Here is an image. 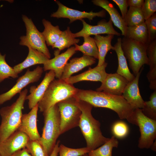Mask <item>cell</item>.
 I'll return each instance as SVG.
<instances>
[{"mask_svg": "<svg viewBox=\"0 0 156 156\" xmlns=\"http://www.w3.org/2000/svg\"><path fill=\"white\" fill-rule=\"evenodd\" d=\"M74 97L86 101L93 107L111 109L116 112L121 119L138 126L134 110L121 96L109 94L92 90L78 89Z\"/></svg>", "mask_w": 156, "mask_h": 156, "instance_id": "1", "label": "cell"}, {"mask_svg": "<svg viewBox=\"0 0 156 156\" xmlns=\"http://www.w3.org/2000/svg\"><path fill=\"white\" fill-rule=\"evenodd\" d=\"M75 99V104L81 111L79 126L85 139L86 147L90 151L94 150L110 138L103 135L100 122L95 119L92 114L93 106L86 101Z\"/></svg>", "mask_w": 156, "mask_h": 156, "instance_id": "2", "label": "cell"}, {"mask_svg": "<svg viewBox=\"0 0 156 156\" xmlns=\"http://www.w3.org/2000/svg\"><path fill=\"white\" fill-rule=\"evenodd\" d=\"M28 92L25 89L19 93L16 101L10 106L0 109V143L17 131L23 114L22 110Z\"/></svg>", "mask_w": 156, "mask_h": 156, "instance_id": "3", "label": "cell"}, {"mask_svg": "<svg viewBox=\"0 0 156 156\" xmlns=\"http://www.w3.org/2000/svg\"><path fill=\"white\" fill-rule=\"evenodd\" d=\"M43 113L44 124L42 136L38 140L45 153L49 156L60 135V115L57 104Z\"/></svg>", "mask_w": 156, "mask_h": 156, "instance_id": "4", "label": "cell"}, {"mask_svg": "<svg viewBox=\"0 0 156 156\" xmlns=\"http://www.w3.org/2000/svg\"><path fill=\"white\" fill-rule=\"evenodd\" d=\"M78 88L62 79H54L49 84L38 103L40 112H43L62 101L74 97Z\"/></svg>", "mask_w": 156, "mask_h": 156, "instance_id": "5", "label": "cell"}, {"mask_svg": "<svg viewBox=\"0 0 156 156\" xmlns=\"http://www.w3.org/2000/svg\"><path fill=\"white\" fill-rule=\"evenodd\" d=\"M147 44L125 37L122 39V50L135 76L139 72L143 65L148 64L146 53Z\"/></svg>", "mask_w": 156, "mask_h": 156, "instance_id": "6", "label": "cell"}, {"mask_svg": "<svg viewBox=\"0 0 156 156\" xmlns=\"http://www.w3.org/2000/svg\"><path fill=\"white\" fill-rule=\"evenodd\" d=\"M22 18L26 27V34L20 37L19 44L30 47L50 59L51 55L42 33L37 29L31 19L25 15H22Z\"/></svg>", "mask_w": 156, "mask_h": 156, "instance_id": "7", "label": "cell"}, {"mask_svg": "<svg viewBox=\"0 0 156 156\" xmlns=\"http://www.w3.org/2000/svg\"><path fill=\"white\" fill-rule=\"evenodd\" d=\"M75 100L72 97L57 103L60 115V135L79 126L81 111L76 104Z\"/></svg>", "mask_w": 156, "mask_h": 156, "instance_id": "8", "label": "cell"}, {"mask_svg": "<svg viewBox=\"0 0 156 156\" xmlns=\"http://www.w3.org/2000/svg\"><path fill=\"white\" fill-rule=\"evenodd\" d=\"M134 111L140 133L138 147L141 149L150 148L156 138V120L145 116L141 109H135Z\"/></svg>", "mask_w": 156, "mask_h": 156, "instance_id": "9", "label": "cell"}, {"mask_svg": "<svg viewBox=\"0 0 156 156\" xmlns=\"http://www.w3.org/2000/svg\"><path fill=\"white\" fill-rule=\"evenodd\" d=\"M43 71V68L39 66L32 71L28 69L25 74L18 79L16 84L10 90L0 94V105L11 100L17 93H20L29 84L38 81Z\"/></svg>", "mask_w": 156, "mask_h": 156, "instance_id": "10", "label": "cell"}, {"mask_svg": "<svg viewBox=\"0 0 156 156\" xmlns=\"http://www.w3.org/2000/svg\"><path fill=\"white\" fill-rule=\"evenodd\" d=\"M58 5L57 10L51 14L52 17L57 18H68L70 23L77 20H81L84 18L88 19L90 21L96 17H104L106 16V11L104 10L99 12H82L68 8L62 4L57 0H55Z\"/></svg>", "mask_w": 156, "mask_h": 156, "instance_id": "11", "label": "cell"}, {"mask_svg": "<svg viewBox=\"0 0 156 156\" xmlns=\"http://www.w3.org/2000/svg\"><path fill=\"white\" fill-rule=\"evenodd\" d=\"M29 140L25 134L16 131L0 143V156H12L16 151L25 148Z\"/></svg>", "mask_w": 156, "mask_h": 156, "instance_id": "12", "label": "cell"}, {"mask_svg": "<svg viewBox=\"0 0 156 156\" xmlns=\"http://www.w3.org/2000/svg\"><path fill=\"white\" fill-rule=\"evenodd\" d=\"M82 21L83 27L82 29L78 32L73 34L75 38L85 37L91 35H97L106 34H112L117 36L121 35L120 33L117 31L114 28L113 23L110 18L107 21L105 19L98 22L96 25H92L87 23L83 19Z\"/></svg>", "mask_w": 156, "mask_h": 156, "instance_id": "13", "label": "cell"}, {"mask_svg": "<svg viewBox=\"0 0 156 156\" xmlns=\"http://www.w3.org/2000/svg\"><path fill=\"white\" fill-rule=\"evenodd\" d=\"M129 82L125 78L117 74L107 73L101 86L96 91L113 95L121 96Z\"/></svg>", "mask_w": 156, "mask_h": 156, "instance_id": "14", "label": "cell"}, {"mask_svg": "<svg viewBox=\"0 0 156 156\" xmlns=\"http://www.w3.org/2000/svg\"><path fill=\"white\" fill-rule=\"evenodd\" d=\"M38 109L37 104L29 113L23 114L20 124L17 130L27 135L30 140H39L41 137L37 125Z\"/></svg>", "mask_w": 156, "mask_h": 156, "instance_id": "15", "label": "cell"}, {"mask_svg": "<svg viewBox=\"0 0 156 156\" xmlns=\"http://www.w3.org/2000/svg\"><path fill=\"white\" fill-rule=\"evenodd\" d=\"M143 69L142 68L134 79L128 82L122 94L124 99L134 109H142L144 104L145 101L140 95L139 87V79Z\"/></svg>", "mask_w": 156, "mask_h": 156, "instance_id": "16", "label": "cell"}, {"mask_svg": "<svg viewBox=\"0 0 156 156\" xmlns=\"http://www.w3.org/2000/svg\"><path fill=\"white\" fill-rule=\"evenodd\" d=\"M75 47L68 48L64 52L55 55L52 59H48L44 64L43 68L44 71L53 70L55 77L60 79L64 68L70 58L76 53Z\"/></svg>", "mask_w": 156, "mask_h": 156, "instance_id": "17", "label": "cell"}, {"mask_svg": "<svg viewBox=\"0 0 156 156\" xmlns=\"http://www.w3.org/2000/svg\"><path fill=\"white\" fill-rule=\"evenodd\" d=\"M107 65V63L105 62L101 66H97L93 68L90 67L86 71L76 75L71 76L64 80L72 85L82 81H99L102 83L107 74L105 71Z\"/></svg>", "mask_w": 156, "mask_h": 156, "instance_id": "18", "label": "cell"}, {"mask_svg": "<svg viewBox=\"0 0 156 156\" xmlns=\"http://www.w3.org/2000/svg\"><path fill=\"white\" fill-rule=\"evenodd\" d=\"M55 75L54 72L49 70L46 73L44 77L40 83L37 86L31 87L30 94L26 96L25 99L28 100L29 108L32 109L36 105L42 98L46 91L50 83L55 79Z\"/></svg>", "mask_w": 156, "mask_h": 156, "instance_id": "19", "label": "cell"}, {"mask_svg": "<svg viewBox=\"0 0 156 156\" xmlns=\"http://www.w3.org/2000/svg\"><path fill=\"white\" fill-rule=\"evenodd\" d=\"M96 62L95 58L88 56L83 55L80 57L73 58L65 66L60 79L65 80L73 74Z\"/></svg>", "mask_w": 156, "mask_h": 156, "instance_id": "20", "label": "cell"}, {"mask_svg": "<svg viewBox=\"0 0 156 156\" xmlns=\"http://www.w3.org/2000/svg\"><path fill=\"white\" fill-rule=\"evenodd\" d=\"M92 2L94 5L103 8L108 12L112 23L121 30L122 35L125 36L127 26L114 5L107 0H93Z\"/></svg>", "mask_w": 156, "mask_h": 156, "instance_id": "21", "label": "cell"}, {"mask_svg": "<svg viewBox=\"0 0 156 156\" xmlns=\"http://www.w3.org/2000/svg\"><path fill=\"white\" fill-rule=\"evenodd\" d=\"M28 53L25 59L22 62L13 67L17 74L23 70L30 66L38 64H44L49 59L43 53L29 47Z\"/></svg>", "mask_w": 156, "mask_h": 156, "instance_id": "22", "label": "cell"}, {"mask_svg": "<svg viewBox=\"0 0 156 156\" xmlns=\"http://www.w3.org/2000/svg\"><path fill=\"white\" fill-rule=\"evenodd\" d=\"M149 70L146 75L150 88L156 90V39L149 42L146 49Z\"/></svg>", "mask_w": 156, "mask_h": 156, "instance_id": "23", "label": "cell"}, {"mask_svg": "<svg viewBox=\"0 0 156 156\" xmlns=\"http://www.w3.org/2000/svg\"><path fill=\"white\" fill-rule=\"evenodd\" d=\"M122 38H118L114 46V50L116 52L118 59V66L116 73L125 78L129 82L132 81L135 76L130 72L121 47Z\"/></svg>", "mask_w": 156, "mask_h": 156, "instance_id": "24", "label": "cell"}, {"mask_svg": "<svg viewBox=\"0 0 156 156\" xmlns=\"http://www.w3.org/2000/svg\"><path fill=\"white\" fill-rule=\"evenodd\" d=\"M114 35L108 34L105 36L100 35H95L94 39L98 48L99 53L98 62L97 66L103 65L105 62V57L107 53L111 49L114 50V47L111 44Z\"/></svg>", "mask_w": 156, "mask_h": 156, "instance_id": "25", "label": "cell"}, {"mask_svg": "<svg viewBox=\"0 0 156 156\" xmlns=\"http://www.w3.org/2000/svg\"><path fill=\"white\" fill-rule=\"evenodd\" d=\"M144 44L148 43V36L145 22L140 24L127 26L125 36Z\"/></svg>", "mask_w": 156, "mask_h": 156, "instance_id": "26", "label": "cell"}, {"mask_svg": "<svg viewBox=\"0 0 156 156\" xmlns=\"http://www.w3.org/2000/svg\"><path fill=\"white\" fill-rule=\"evenodd\" d=\"M73 34L69 27L66 30L62 31L58 40L52 46L53 49H57L54 51V55L59 54L61 51L66 48H68L71 46L79 42L80 40L75 38Z\"/></svg>", "mask_w": 156, "mask_h": 156, "instance_id": "27", "label": "cell"}, {"mask_svg": "<svg viewBox=\"0 0 156 156\" xmlns=\"http://www.w3.org/2000/svg\"><path fill=\"white\" fill-rule=\"evenodd\" d=\"M42 23L44 28L42 32L46 44L51 47L58 40L62 31L58 25L54 26L49 21L43 19Z\"/></svg>", "mask_w": 156, "mask_h": 156, "instance_id": "28", "label": "cell"}, {"mask_svg": "<svg viewBox=\"0 0 156 156\" xmlns=\"http://www.w3.org/2000/svg\"><path fill=\"white\" fill-rule=\"evenodd\" d=\"M83 39L84 42L82 45L75 44V51L81 52L83 55L89 56L98 59V49L94 38L88 36L83 37Z\"/></svg>", "mask_w": 156, "mask_h": 156, "instance_id": "29", "label": "cell"}, {"mask_svg": "<svg viewBox=\"0 0 156 156\" xmlns=\"http://www.w3.org/2000/svg\"><path fill=\"white\" fill-rule=\"evenodd\" d=\"M118 144V139L113 135L100 146L90 151L88 154L89 156H112L113 148H117Z\"/></svg>", "mask_w": 156, "mask_h": 156, "instance_id": "30", "label": "cell"}, {"mask_svg": "<svg viewBox=\"0 0 156 156\" xmlns=\"http://www.w3.org/2000/svg\"><path fill=\"white\" fill-rule=\"evenodd\" d=\"M124 20L127 26L136 25L144 23L145 20L141 8L129 7Z\"/></svg>", "mask_w": 156, "mask_h": 156, "instance_id": "31", "label": "cell"}, {"mask_svg": "<svg viewBox=\"0 0 156 156\" xmlns=\"http://www.w3.org/2000/svg\"><path fill=\"white\" fill-rule=\"evenodd\" d=\"M5 57V54L2 55L0 52V83L10 77L14 79L18 77V75L15 73L13 67L7 63Z\"/></svg>", "mask_w": 156, "mask_h": 156, "instance_id": "32", "label": "cell"}, {"mask_svg": "<svg viewBox=\"0 0 156 156\" xmlns=\"http://www.w3.org/2000/svg\"><path fill=\"white\" fill-rule=\"evenodd\" d=\"M141 109L146 116L156 120V90L151 94L149 100L144 102V106Z\"/></svg>", "mask_w": 156, "mask_h": 156, "instance_id": "33", "label": "cell"}, {"mask_svg": "<svg viewBox=\"0 0 156 156\" xmlns=\"http://www.w3.org/2000/svg\"><path fill=\"white\" fill-rule=\"evenodd\" d=\"M90 151L87 147L77 148H70L62 144L59 145V156H81Z\"/></svg>", "mask_w": 156, "mask_h": 156, "instance_id": "34", "label": "cell"}, {"mask_svg": "<svg viewBox=\"0 0 156 156\" xmlns=\"http://www.w3.org/2000/svg\"><path fill=\"white\" fill-rule=\"evenodd\" d=\"M25 148L32 156H49L38 140H29Z\"/></svg>", "mask_w": 156, "mask_h": 156, "instance_id": "35", "label": "cell"}, {"mask_svg": "<svg viewBox=\"0 0 156 156\" xmlns=\"http://www.w3.org/2000/svg\"><path fill=\"white\" fill-rule=\"evenodd\" d=\"M112 130L114 135L116 138H122L127 135L129 132V128L125 122L119 121L114 124Z\"/></svg>", "mask_w": 156, "mask_h": 156, "instance_id": "36", "label": "cell"}, {"mask_svg": "<svg viewBox=\"0 0 156 156\" xmlns=\"http://www.w3.org/2000/svg\"><path fill=\"white\" fill-rule=\"evenodd\" d=\"M147 29L149 43L156 39V14L145 21Z\"/></svg>", "mask_w": 156, "mask_h": 156, "instance_id": "37", "label": "cell"}, {"mask_svg": "<svg viewBox=\"0 0 156 156\" xmlns=\"http://www.w3.org/2000/svg\"><path fill=\"white\" fill-rule=\"evenodd\" d=\"M141 9L145 21L155 13L156 11V0H144Z\"/></svg>", "mask_w": 156, "mask_h": 156, "instance_id": "38", "label": "cell"}, {"mask_svg": "<svg viewBox=\"0 0 156 156\" xmlns=\"http://www.w3.org/2000/svg\"><path fill=\"white\" fill-rule=\"evenodd\" d=\"M118 6L120 9L122 17L124 20L128 11V5L127 0H112Z\"/></svg>", "mask_w": 156, "mask_h": 156, "instance_id": "39", "label": "cell"}, {"mask_svg": "<svg viewBox=\"0 0 156 156\" xmlns=\"http://www.w3.org/2000/svg\"><path fill=\"white\" fill-rule=\"evenodd\" d=\"M144 2V0H127L128 6L136 8H141Z\"/></svg>", "mask_w": 156, "mask_h": 156, "instance_id": "40", "label": "cell"}, {"mask_svg": "<svg viewBox=\"0 0 156 156\" xmlns=\"http://www.w3.org/2000/svg\"><path fill=\"white\" fill-rule=\"evenodd\" d=\"M12 156H31L25 148L14 153Z\"/></svg>", "mask_w": 156, "mask_h": 156, "instance_id": "41", "label": "cell"}, {"mask_svg": "<svg viewBox=\"0 0 156 156\" xmlns=\"http://www.w3.org/2000/svg\"><path fill=\"white\" fill-rule=\"evenodd\" d=\"M60 141H57L53 150L49 156H57L59 153V148Z\"/></svg>", "mask_w": 156, "mask_h": 156, "instance_id": "42", "label": "cell"}, {"mask_svg": "<svg viewBox=\"0 0 156 156\" xmlns=\"http://www.w3.org/2000/svg\"><path fill=\"white\" fill-rule=\"evenodd\" d=\"M156 140H155V142H154L153 143V144L151 145V149L154 151H156Z\"/></svg>", "mask_w": 156, "mask_h": 156, "instance_id": "43", "label": "cell"}, {"mask_svg": "<svg viewBox=\"0 0 156 156\" xmlns=\"http://www.w3.org/2000/svg\"><path fill=\"white\" fill-rule=\"evenodd\" d=\"M81 156H89L88 155V154H86L82 155Z\"/></svg>", "mask_w": 156, "mask_h": 156, "instance_id": "44", "label": "cell"}, {"mask_svg": "<svg viewBox=\"0 0 156 156\" xmlns=\"http://www.w3.org/2000/svg\"><path fill=\"white\" fill-rule=\"evenodd\" d=\"M3 6V5H0V9H1V8H2V7Z\"/></svg>", "mask_w": 156, "mask_h": 156, "instance_id": "45", "label": "cell"}, {"mask_svg": "<svg viewBox=\"0 0 156 156\" xmlns=\"http://www.w3.org/2000/svg\"><path fill=\"white\" fill-rule=\"evenodd\" d=\"M1 1V0H0V1Z\"/></svg>", "mask_w": 156, "mask_h": 156, "instance_id": "46", "label": "cell"}, {"mask_svg": "<svg viewBox=\"0 0 156 156\" xmlns=\"http://www.w3.org/2000/svg\"></svg>", "mask_w": 156, "mask_h": 156, "instance_id": "47", "label": "cell"}]
</instances>
